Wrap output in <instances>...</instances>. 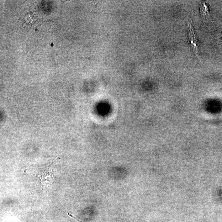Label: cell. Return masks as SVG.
I'll list each match as a JSON object with an SVG mask.
<instances>
[{
	"label": "cell",
	"instance_id": "cell-1",
	"mask_svg": "<svg viewBox=\"0 0 222 222\" xmlns=\"http://www.w3.org/2000/svg\"><path fill=\"white\" fill-rule=\"evenodd\" d=\"M188 36L190 46L192 50L195 52L196 54H198V43L197 40L195 38L193 29L191 24H189L188 30Z\"/></svg>",
	"mask_w": 222,
	"mask_h": 222
},
{
	"label": "cell",
	"instance_id": "cell-2",
	"mask_svg": "<svg viewBox=\"0 0 222 222\" xmlns=\"http://www.w3.org/2000/svg\"><path fill=\"white\" fill-rule=\"evenodd\" d=\"M200 11L201 14L204 18L208 17L209 15V12L208 7L205 3L204 2L201 3L200 4Z\"/></svg>",
	"mask_w": 222,
	"mask_h": 222
},
{
	"label": "cell",
	"instance_id": "cell-3",
	"mask_svg": "<svg viewBox=\"0 0 222 222\" xmlns=\"http://www.w3.org/2000/svg\"><path fill=\"white\" fill-rule=\"evenodd\" d=\"M53 46H54L53 44L51 43V47H53Z\"/></svg>",
	"mask_w": 222,
	"mask_h": 222
}]
</instances>
